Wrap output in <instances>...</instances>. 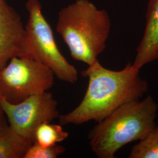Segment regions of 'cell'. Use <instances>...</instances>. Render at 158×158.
Returning a JSON list of instances; mask_svg holds the SVG:
<instances>
[{"instance_id":"1","label":"cell","mask_w":158,"mask_h":158,"mask_svg":"<svg viewBox=\"0 0 158 158\" xmlns=\"http://www.w3.org/2000/svg\"><path fill=\"white\" fill-rule=\"evenodd\" d=\"M139 71L131 63L119 71L104 68L98 60L88 66L81 72L83 76L89 78L85 96L73 110L60 115V124L97 123L125 103L141 100L148 91L149 85Z\"/></svg>"},{"instance_id":"8","label":"cell","mask_w":158,"mask_h":158,"mask_svg":"<svg viewBox=\"0 0 158 158\" xmlns=\"http://www.w3.org/2000/svg\"><path fill=\"white\" fill-rule=\"evenodd\" d=\"M158 59V0H149L147 6L146 25L141 40L136 48L132 66L141 70Z\"/></svg>"},{"instance_id":"3","label":"cell","mask_w":158,"mask_h":158,"mask_svg":"<svg viewBox=\"0 0 158 158\" xmlns=\"http://www.w3.org/2000/svg\"><path fill=\"white\" fill-rule=\"evenodd\" d=\"M111 28L108 12L89 0H76L58 14L56 31L72 57L88 66L105 50Z\"/></svg>"},{"instance_id":"6","label":"cell","mask_w":158,"mask_h":158,"mask_svg":"<svg viewBox=\"0 0 158 158\" xmlns=\"http://www.w3.org/2000/svg\"><path fill=\"white\" fill-rule=\"evenodd\" d=\"M0 107L12 128L32 143L39 126L60 116L57 102L48 91L30 96L18 104H11L0 97Z\"/></svg>"},{"instance_id":"13","label":"cell","mask_w":158,"mask_h":158,"mask_svg":"<svg viewBox=\"0 0 158 158\" xmlns=\"http://www.w3.org/2000/svg\"><path fill=\"white\" fill-rule=\"evenodd\" d=\"M6 123V122L5 119V114L0 107V127L5 124Z\"/></svg>"},{"instance_id":"4","label":"cell","mask_w":158,"mask_h":158,"mask_svg":"<svg viewBox=\"0 0 158 158\" xmlns=\"http://www.w3.org/2000/svg\"><path fill=\"white\" fill-rule=\"evenodd\" d=\"M28 23L18 56L32 59L50 69L63 81L74 83L78 71L61 53L55 42L50 24L44 17L38 0H28Z\"/></svg>"},{"instance_id":"9","label":"cell","mask_w":158,"mask_h":158,"mask_svg":"<svg viewBox=\"0 0 158 158\" xmlns=\"http://www.w3.org/2000/svg\"><path fill=\"white\" fill-rule=\"evenodd\" d=\"M32 143L6 123L0 127V158H23Z\"/></svg>"},{"instance_id":"12","label":"cell","mask_w":158,"mask_h":158,"mask_svg":"<svg viewBox=\"0 0 158 158\" xmlns=\"http://www.w3.org/2000/svg\"><path fill=\"white\" fill-rule=\"evenodd\" d=\"M65 152V148L56 144L52 147H43L34 142L28 148L23 158H56Z\"/></svg>"},{"instance_id":"7","label":"cell","mask_w":158,"mask_h":158,"mask_svg":"<svg viewBox=\"0 0 158 158\" xmlns=\"http://www.w3.org/2000/svg\"><path fill=\"white\" fill-rule=\"evenodd\" d=\"M25 32L20 15L6 0H0V69L18 56Z\"/></svg>"},{"instance_id":"2","label":"cell","mask_w":158,"mask_h":158,"mask_svg":"<svg viewBox=\"0 0 158 158\" xmlns=\"http://www.w3.org/2000/svg\"><path fill=\"white\" fill-rule=\"evenodd\" d=\"M158 111V104L151 96L121 106L89 132L92 152L98 158H115L121 148L141 141L156 126Z\"/></svg>"},{"instance_id":"11","label":"cell","mask_w":158,"mask_h":158,"mask_svg":"<svg viewBox=\"0 0 158 158\" xmlns=\"http://www.w3.org/2000/svg\"><path fill=\"white\" fill-rule=\"evenodd\" d=\"M130 158H158V127L132 148Z\"/></svg>"},{"instance_id":"5","label":"cell","mask_w":158,"mask_h":158,"mask_svg":"<svg viewBox=\"0 0 158 158\" xmlns=\"http://www.w3.org/2000/svg\"><path fill=\"white\" fill-rule=\"evenodd\" d=\"M55 77L51 69L40 63L14 57L0 69V97L11 104H18L51 89Z\"/></svg>"},{"instance_id":"10","label":"cell","mask_w":158,"mask_h":158,"mask_svg":"<svg viewBox=\"0 0 158 158\" xmlns=\"http://www.w3.org/2000/svg\"><path fill=\"white\" fill-rule=\"evenodd\" d=\"M69 135L60 124L44 123L36 130L34 142L43 147H52L66 139Z\"/></svg>"}]
</instances>
